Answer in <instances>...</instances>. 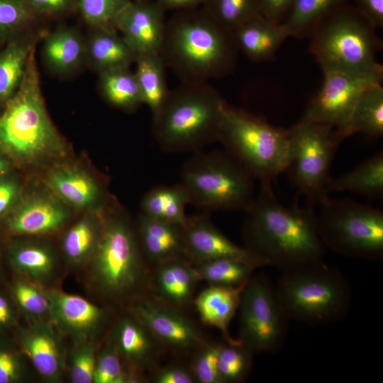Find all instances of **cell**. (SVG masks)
Instances as JSON below:
<instances>
[{"mask_svg":"<svg viewBox=\"0 0 383 383\" xmlns=\"http://www.w3.org/2000/svg\"><path fill=\"white\" fill-rule=\"evenodd\" d=\"M260 190L246 211L245 248L262 267L287 270L323 262L326 248L318 231L316 213L311 208L283 206L272 182Z\"/></svg>","mask_w":383,"mask_h":383,"instance_id":"obj_1","label":"cell"},{"mask_svg":"<svg viewBox=\"0 0 383 383\" xmlns=\"http://www.w3.org/2000/svg\"><path fill=\"white\" fill-rule=\"evenodd\" d=\"M237 48L233 32L199 6L166 21L160 55L182 82H207L233 70Z\"/></svg>","mask_w":383,"mask_h":383,"instance_id":"obj_2","label":"cell"},{"mask_svg":"<svg viewBox=\"0 0 383 383\" xmlns=\"http://www.w3.org/2000/svg\"><path fill=\"white\" fill-rule=\"evenodd\" d=\"M84 270L89 290L111 308L126 309L150 292L151 269L135 226L122 212L112 211L104 217L101 238Z\"/></svg>","mask_w":383,"mask_h":383,"instance_id":"obj_3","label":"cell"},{"mask_svg":"<svg viewBox=\"0 0 383 383\" xmlns=\"http://www.w3.org/2000/svg\"><path fill=\"white\" fill-rule=\"evenodd\" d=\"M35 48L18 90L0 116V150L23 165L58 157L65 152L64 141L45 109Z\"/></svg>","mask_w":383,"mask_h":383,"instance_id":"obj_4","label":"cell"},{"mask_svg":"<svg viewBox=\"0 0 383 383\" xmlns=\"http://www.w3.org/2000/svg\"><path fill=\"white\" fill-rule=\"evenodd\" d=\"M226 103L207 82H182L152 116L154 140L169 153L202 150L219 140Z\"/></svg>","mask_w":383,"mask_h":383,"instance_id":"obj_5","label":"cell"},{"mask_svg":"<svg viewBox=\"0 0 383 383\" xmlns=\"http://www.w3.org/2000/svg\"><path fill=\"white\" fill-rule=\"evenodd\" d=\"M274 290L289 320L311 326L341 321L352 299L347 279L324 262L282 271Z\"/></svg>","mask_w":383,"mask_h":383,"instance_id":"obj_6","label":"cell"},{"mask_svg":"<svg viewBox=\"0 0 383 383\" xmlns=\"http://www.w3.org/2000/svg\"><path fill=\"white\" fill-rule=\"evenodd\" d=\"M374 28L355 6L347 4L321 21L310 34V49L323 73L357 74L382 67L376 60L379 41Z\"/></svg>","mask_w":383,"mask_h":383,"instance_id":"obj_7","label":"cell"},{"mask_svg":"<svg viewBox=\"0 0 383 383\" xmlns=\"http://www.w3.org/2000/svg\"><path fill=\"white\" fill-rule=\"evenodd\" d=\"M181 179L190 204L204 211L246 212L255 199V178L226 150L194 152L182 167Z\"/></svg>","mask_w":383,"mask_h":383,"instance_id":"obj_8","label":"cell"},{"mask_svg":"<svg viewBox=\"0 0 383 383\" xmlns=\"http://www.w3.org/2000/svg\"><path fill=\"white\" fill-rule=\"evenodd\" d=\"M218 141L260 183L272 182L288 169V130L274 127L227 103L223 109Z\"/></svg>","mask_w":383,"mask_h":383,"instance_id":"obj_9","label":"cell"},{"mask_svg":"<svg viewBox=\"0 0 383 383\" xmlns=\"http://www.w3.org/2000/svg\"><path fill=\"white\" fill-rule=\"evenodd\" d=\"M316 213L325 247L347 257L379 260L383 255V213L351 199L328 197Z\"/></svg>","mask_w":383,"mask_h":383,"instance_id":"obj_10","label":"cell"},{"mask_svg":"<svg viewBox=\"0 0 383 383\" xmlns=\"http://www.w3.org/2000/svg\"><path fill=\"white\" fill-rule=\"evenodd\" d=\"M290 159L287 170L309 203L320 205L328 197L326 185L336 148L340 141L328 125L301 119L288 129Z\"/></svg>","mask_w":383,"mask_h":383,"instance_id":"obj_11","label":"cell"},{"mask_svg":"<svg viewBox=\"0 0 383 383\" xmlns=\"http://www.w3.org/2000/svg\"><path fill=\"white\" fill-rule=\"evenodd\" d=\"M238 309V340L254 355L278 352L289 320L277 300L274 285L266 277H251L243 289Z\"/></svg>","mask_w":383,"mask_h":383,"instance_id":"obj_12","label":"cell"},{"mask_svg":"<svg viewBox=\"0 0 383 383\" xmlns=\"http://www.w3.org/2000/svg\"><path fill=\"white\" fill-rule=\"evenodd\" d=\"M126 309L144 324L163 350L175 355H188L206 342L199 328L182 309L162 301L150 292Z\"/></svg>","mask_w":383,"mask_h":383,"instance_id":"obj_13","label":"cell"},{"mask_svg":"<svg viewBox=\"0 0 383 383\" xmlns=\"http://www.w3.org/2000/svg\"><path fill=\"white\" fill-rule=\"evenodd\" d=\"M382 78V67L357 74L325 72L323 85L301 119L328 125L335 131L341 129L362 94L381 83Z\"/></svg>","mask_w":383,"mask_h":383,"instance_id":"obj_14","label":"cell"},{"mask_svg":"<svg viewBox=\"0 0 383 383\" xmlns=\"http://www.w3.org/2000/svg\"><path fill=\"white\" fill-rule=\"evenodd\" d=\"M47 292L50 321L64 338L72 344L99 340L110 323L113 308L99 306L57 287L47 289Z\"/></svg>","mask_w":383,"mask_h":383,"instance_id":"obj_15","label":"cell"},{"mask_svg":"<svg viewBox=\"0 0 383 383\" xmlns=\"http://www.w3.org/2000/svg\"><path fill=\"white\" fill-rule=\"evenodd\" d=\"M65 338L50 321L28 322L17 333L19 350L42 380L60 382L67 369Z\"/></svg>","mask_w":383,"mask_h":383,"instance_id":"obj_16","label":"cell"},{"mask_svg":"<svg viewBox=\"0 0 383 383\" xmlns=\"http://www.w3.org/2000/svg\"><path fill=\"white\" fill-rule=\"evenodd\" d=\"M114 323L107 338L125 365L146 377L160 367L163 348L144 324L128 309Z\"/></svg>","mask_w":383,"mask_h":383,"instance_id":"obj_17","label":"cell"},{"mask_svg":"<svg viewBox=\"0 0 383 383\" xmlns=\"http://www.w3.org/2000/svg\"><path fill=\"white\" fill-rule=\"evenodd\" d=\"M166 21L165 11L156 0L130 1L117 16L115 27L137 55H160Z\"/></svg>","mask_w":383,"mask_h":383,"instance_id":"obj_18","label":"cell"},{"mask_svg":"<svg viewBox=\"0 0 383 383\" xmlns=\"http://www.w3.org/2000/svg\"><path fill=\"white\" fill-rule=\"evenodd\" d=\"M187 260L196 265L206 261L231 258L262 267L245 248L240 247L221 233L205 213L188 216L183 226Z\"/></svg>","mask_w":383,"mask_h":383,"instance_id":"obj_19","label":"cell"},{"mask_svg":"<svg viewBox=\"0 0 383 383\" xmlns=\"http://www.w3.org/2000/svg\"><path fill=\"white\" fill-rule=\"evenodd\" d=\"M69 211L58 198L47 195L28 197L16 204L6 218V228L13 235L41 236L60 230Z\"/></svg>","mask_w":383,"mask_h":383,"instance_id":"obj_20","label":"cell"},{"mask_svg":"<svg viewBox=\"0 0 383 383\" xmlns=\"http://www.w3.org/2000/svg\"><path fill=\"white\" fill-rule=\"evenodd\" d=\"M8 261L19 277L31 280L47 289L57 287L62 276L57 255L48 243L34 240L13 242Z\"/></svg>","mask_w":383,"mask_h":383,"instance_id":"obj_21","label":"cell"},{"mask_svg":"<svg viewBox=\"0 0 383 383\" xmlns=\"http://www.w3.org/2000/svg\"><path fill=\"white\" fill-rule=\"evenodd\" d=\"M135 229L150 269L169 260L187 259L183 226L155 220L140 213Z\"/></svg>","mask_w":383,"mask_h":383,"instance_id":"obj_22","label":"cell"},{"mask_svg":"<svg viewBox=\"0 0 383 383\" xmlns=\"http://www.w3.org/2000/svg\"><path fill=\"white\" fill-rule=\"evenodd\" d=\"M199 281L194 265L187 259L172 260L151 268L150 293L184 310L192 301Z\"/></svg>","mask_w":383,"mask_h":383,"instance_id":"obj_23","label":"cell"},{"mask_svg":"<svg viewBox=\"0 0 383 383\" xmlns=\"http://www.w3.org/2000/svg\"><path fill=\"white\" fill-rule=\"evenodd\" d=\"M48 187L62 202L75 208L95 209L103 205L102 186L91 175L74 167H59L46 179Z\"/></svg>","mask_w":383,"mask_h":383,"instance_id":"obj_24","label":"cell"},{"mask_svg":"<svg viewBox=\"0 0 383 383\" xmlns=\"http://www.w3.org/2000/svg\"><path fill=\"white\" fill-rule=\"evenodd\" d=\"M237 48L253 61L270 60L290 35L284 23L257 16L233 31Z\"/></svg>","mask_w":383,"mask_h":383,"instance_id":"obj_25","label":"cell"},{"mask_svg":"<svg viewBox=\"0 0 383 383\" xmlns=\"http://www.w3.org/2000/svg\"><path fill=\"white\" fill-rule=\"evenodd\" d=\"M245 284L237 287L210 285L193 299L201 321L219 330L227 343H233L229 325L239 308Z\"/></svg>","mask_w":383,"mask_h":383,"instance_id":"obj_26","label":"cell"},{"mask_svg":"<svg viewBox=\"0 0 383 383\" xmlns=\"http://www.w3.org/2000/svg\"><path fill=\"white\" fill-rule=\"evenodd\" d=\"M103 225L104 217L90 211L65 232L60 245L64 261L70 268L84 269L96 249Z\"/></svg>","mask_w":383,"mask_h":383,"instance_id":"obj_27","label":"cell"},{"mask_svg":"<svg viewBox=\"0 0 383 383\" xmlns=\"http://www.w3.org/2000/svg\"><path fill=\"white\" fill-rule=\"evenodd\" d=\"M188 204H190L189 195L181 183L159 185L143 196L140 213L155 220L184 226L187 218L185 209Z\"/></svg>","mask_w":383,"mask_h":383,"instance_id":"obj_28","label":"cell"},{"mask_svg":"<svg viewBox=\"0 0 383 383\" xmlns=\"http://www.w3.org/2000/svg\"><path fill=\"white\" fill-rule=\"evenodd\" d=\"M335 135L341 141L345 138L362 133L369 136L383 134V88L381 83L369 88L360 98L345 126Z\"/></svg>","mask_w":383,"mask_h":383,"instance_id":"obj_29","label":"cell"},{"mask_svg":"<svg viewBox=\"0 0 383 383\" xmlns=\"http://www.w3.org/2000/svg\"><path fill=\"white\" fill-rule=\"evenodd\" d=\"M86 52L82 37L72 28H60L50 33L43 42L44 61L51 70L59 74L77 68Z\"/></svg>","mask_w":383,"mask_h":383,"instance_id":"obj_30","label":"cell"},{"mask_svg":"<svg viewBox=\"0 0 383 383\" xmlns=\"http://www.w3.org/2000/svg\"><path fill=\"white\" fill-rule=\"evenodd\" d=\"M86 48L90 61L100 72L129 67L135 61L136 53L126 43L116 29L95 30Z\"/></svg>","mask_w":383,"mask_h":383,"instance_id":"obj_31","label":"cell"},{"mask_svg":"<svg viewBox=\"0 0 383 383\" xmlns=\"http://www.w3.org/2000/svg\"><path fill=\"white\" fill-rule=\"evenodd\" d=\"M326 190L328 194L348 192L369 196H379L383 192L382 152L377 153L339 177H330Z\"/></svg>","mask_w":383,"mask_h":383,"instance_id":"obj_32","label":"cell"},{"mask_svg":"<svg viewBox=\"0 0 383 383\" xmlns=\"http://www.w3.org/2000/svg\"><path fill=\"white\" fill-rule=\"evenodd\" d=\"M135 62L134 73L143 104L149 107L153 116L160 110L170 93L165 77L166 66L159 54L140 55Z\"/></svg>","mask_w":383,"mask_h":383,"instance_id":"obj_33","label":"cell"},{"mask_svg":"<svg viewBox=\"0 0 383 383\" xmlns=\"http://www.w3.org/2000/svg\"><path fill=\"white\" fill-rule=\"evenodd\" d=\"M35 43L13 40L0 52V103L6 104L18 90Z\"/></svg>","mask_w":383,"mask_h":383,"instance_id":"obj_34","label":"cell"},{"mask_svg":"<svg viewBox=\"0 0 383 383\" xmlns=\"http://www.w3.org/2000/svg\"><path fill=\"white\" fill-rule=\"evenodd\" d=\"M99 84L104 99L113 106L130 111L143 104L137 78L129 67L100 72Z\"/></svg>","mask_w":383,"mask_h":383,"instance_id":"obj_35","label":"cell"},{"mask_svg":"<svg viewBox=\"0 0 383 383\" xmlns=\"http://www.w3.org/2000/svg\"><path fill=\"white\" fill-rule=\"evenodd\" d=\"M348 0H295L283 22L291 36L311 34L316 26Z\"/></svg>","mask_w":383,"mask_h":383,"instance_id":"obj_36","label":"cell"},{"mask_svg":"<svg viewBox=\"0 0 383 383\" xmlns=\"http://www.w3.org/2000/svg\"><path fill=\"white\" fill-rule=\"evenodd\" d=\"M194 267L200 281H206L210 285L228 287L245 284L257 268L249 262L231 258L206 261Z\"/></svg>","mask_w":383,"mask_h":383,"instance_id":"obj_37","label":"cell"},{"mask_svg":"<svg viewBox=\"0 0 383 383\" xmlns=\"http://www.w3.org/2000/svg\"><path fill=\"white\" fill-rule=\"evenodd\" d=\"M14 301L28 322L50 321L47 288L18 277L11 287Z\"/></svg>","mask_w":383,"mask_h":383,"instance_id":"obj_38","label":"cell"},{"mask_svg":"<svg viewBox=\"0 0 383 383\" xmlns=\"http://www.w3.org/2000/svg\"><path fill=\"white\" fill-rule=\"evenodd\" d=\"M146 377L127 367L107 338L98 350L93 383H138Z\"/></svg>","mask_w":383,"mask_h":383,"instance_id":"obj_39","label":"cell"},{"mask_svg":"<svg viewBox=\"0 0 383 383\" xmlns=\"http://www.w3.org/2000/svg\"><path fill=\"white\" fill-rule=\"evenodd\" d=\"M254 354L238 339L221 345L218 356V372L221 383H237L248 376Z\"/></svg>","mask_w":383,"mask_h":383,"instance_id":"obj_40","label":"cell"},{"mask_svg":"<svg viewBox=\"0 0 383 383\" xmlns=\"http://www.w3.org/2000/svg\"><path fill=\"white\" fill-rule=\"evenodd\" d=\"M202 7L232 32L244 23L261 16L257 0H207Z\"/></svg>","mask_w":383,"mask_h":383,"instance_id":"obj_41","label":"cell"},{"mask_svg":"<svg viewBox=\"0 0 383 383\" xmlns=\"http://www.w3.org/2000/svg\"><path fill=\"white\" fill-rule=\"evenodd\" d=\"M130 0H76V9L95 30L116 29L117 16Z\"/></svg>","mask_w":383,"mask_h":383,"instance_id":"obj_42","label":"cell"},{"mask_svg":"<svg viewBox=\"0 0 383 383\" xmlns=\"http://www.w3.org/2000/svg\"><path fill=\"white\" fill-rule=\"evenodd\" d=\"M98 342L72 343L67 355V369L72 383H93Z\"/></svg>","mask_w":383,"mask_h":383,"instance_id":"obj_43","label":"cell"},{"mask_svg":"<svg viewBox=\"0 0 383 383\" xmlns=\"http://www.w3.org/2000/svg\"><path fill=\"white\" fill-rule=\"evenodd\" d=\"M38 17L24 0H0V37L21 30Z\"/></svg>","mask_w":383,"mask_h":383,"instance_id":"obj_44","label":"cell"},{"mask_svg":"<svg viewBox=\"0 0 383 383\" xmlns=\"http://www.w3.org/2000/svg\"><path fill=\"white\" fill-rule=\"evenodd\" d=\"M221 344L206 341L195 352L190 367L197 383H221L218 356Z\"/></svg>","mask_w":383,"mask_h":383,"instance_id":"obj_45","label":"cell"},{"mask_svg":"<svg viewBox=\"0 0 383 383\" xmlns=\"http://www.w3.org/2000/svg\"><path fill=\"white\" fill-rule=\"evenodd\" d=\"M9 346L0 343V383L21 382L26 377L25 355Z\"/></svg>","mask_w":383,"mask_h":383,"instance_id":"obj_46","label":"cell"},{"mask_svg":"<svg viewBox=\"0 0 383 383\" xmlns=\"http://www.w3.org/2000/svg\"><path fill=\"white\" fill-rule=\"evenodd\" d=\"M154 383H194L195 379L190 366L172 363L159 367L149 378Z\"/></svg>","mask_w":383,"mask_h":383,"instance_id":"obj_47","label":"cell"},{"mask_svg":"<svg viewBox=\"0 0 383 383\" xmlns=\"http://www.w3.org/2000/svg\"><path fill=\"white\" fill-rule=\"evenodd\" d=\"M21 185L10 173L0 178V219L7 216L18 201Z\"/></svg>","mask_w":383,"mask_h":383,"instance_id":"obj_48","label":"cell"},{"mask_svg":"<svg viewBox=\"0 0 383 383\" xmlns=\"http://www.w3.org/2000/svg\"><path fill=\"white\" fill-rule=\"evenodd\" d=\"M39 16L55 17L76 9V0H24Z\"/></svg>","mask_w":383,"mask_h":383,"instance_id":"obj_49","label":"cell"},{"mask_svg":"<svg viewBox=\"0 0 383 383\" xmlns=\"http://www.w3.org/2000/svg\"><path fill=\"white\" fill-rule=\"evenodd\" d=\"M260 15L267 20L283 23L295 0H257Z\"/></svg>","mask_w":383,"mask_h":383,"instance_id":"obj_50","label":"cell"},{"mask_svg":"<svg viewBox=\"0 0 383 383\" xmlns=\"http://www.w3.org/2000/svg\"><path fill=\"white\" fill-rule=\"evenodd\" d=\"M356 8L375 28L383 26V0H355Z\"/></svg>","mask_w":383,"mask_h":383,"instance_id":"obj_51","label":"cell"},{"mask_svg":"<svg viewBox=\"0 0 383 383\" xmlns=\"http://www.w3.org/2000/svg\"><path fill=\"white\" fill-rule=\"evenodd\" d=\"M16 312L10 299L0 293V328H8L16 324Z\"/></svg>","mask_w":383,"mask_h":383,"instance_id":"obj_52","label":"cell"},{"mask_svg":"<svg viewBox=\"0 0 383 383\" xmlns=\"http://www.w3.org/2000/svg\"><path fill=\"white\" fill-rule=\"evenodd\" d=\"M166 11H181L203 6L207 0H156Z\"/></svg>","mask_w":383,"mask_h":383,"instance_id":"obj_53","label":"cell"},{"mask_svg":"<svg viewBox=\"0 0 383 383\" xmlns=\"http://www.w3.org/2000/svg\"><path fill=\"white\" fill-rule=\"evenodd\" d=\"M11 160L0 150V178L9 173Z\"/></svg>","mask_w":383,"mask_h":383,"instance_id":"obj_54","label":"cell"},{"mask_svg":"<svg viewBox=\"0 0 383 383\" xmlns=\"http://www.w3.org/2000/svg\"><path fill=\"white\" fill-rule=\"evenodd\" d=\"M131 1H151V0H130Z\"/></svg>","mask_w":383,"mask_h":383,"instance_id":"obj_55","label":"cell"}]
</instances>
